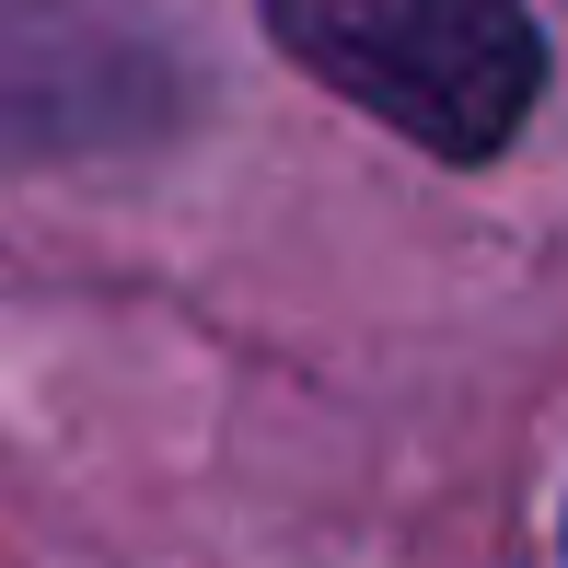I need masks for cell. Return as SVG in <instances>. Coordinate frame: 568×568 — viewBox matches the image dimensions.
Instances as JSON below:
<instances>
[{
  "label": "cell",
  "mask_w": 568,
  "mask_h": 568,
  "mask_svg": "<svg viewBox=\"0 0 568 568\" xmlns=\"http://www.w3.org/2000/svg\"><path fill=\"white\" fill-rule=\"evenodd\" d=\"M267 36L442 163H499L546 93L534 0H267Z\"/></svg>",
  "instance_id": "6da1fadb"
},
{
  "label": "cell",
  "mask_w": 568,
  "mask_h": 568,
  "mask_svg": "<svg viewBox=\"0 0 568 568\" xmlns=\"http://www.w3.org/2000/svg\"><path fill=\"white\" fill-rule=\"evenodd\" d=\"M186 116V59L128 0H0V163H105Z\"/></svg>",
  "instance_id": "7a4b0ae2"
}]
</instances>
